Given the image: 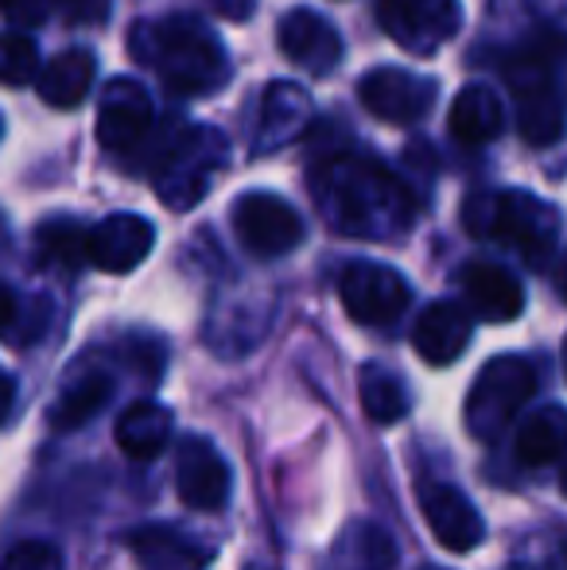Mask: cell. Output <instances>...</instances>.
Listing matches in <instances>:
<instances>
[{
	"instance_id": "6da1fadb",
	"label": "cell",
	"mask_w": 567,
	"mask_h": 570,
	"mask_svg": "<svg viewBox=\"0 0 567 570\" xmlns=\"http://www.w3.org/2000/svg\"><path fill=\"white\" fill-rule=\"evenodd\" d=\"M311 198L334 233L362 240H397L412 229V190L381 159L334 151L311 167Z\"/></svg>"
},
{
	"instance_id": "7a4b0ae2",
	"label": "cell",
	"mask_w": 567,
	"mask_h": 570,
	"mask_svg": "<svg viewBox=\"0 0 567 570\" xmlns=\"http://www.w3.org/2000/svg\"><path fill=\"white\" fill-rule=\"evenodd\" d=\"M129 51L167 90L183 94V98H211L234 75L226 47L195 16L140 20L129 31Z\"/></svg>"
},
{
	"instance_id": "3957f363",
	"label": "cell",
	"mask_w": 567,
	"mask_h": 570,
	"mask_svg": "<svg viewBox=\"0 0 567 570\" xmlns=\"http://www.w3.org/2000/svg\"><path fill=\"white\" fill-rule=\"evenodd\" d=\"M462 226L475 237L509 245L529 264H545L560 240V214L553 203L529 195V190H482L467 198Z\"/></svg>"
},
{
	"instance_id": "277c9868",
	"label": "cell",
	"mask_w": 567,
	"mask_h": 570,
	"mask_svg": "<svg viewBox=\"0 0 567 570\" xmlns=\"http://www.w3.org/2000/svg\"><path fill=\"white\" fill-rule=\"evenodd\" d=\"M229 164V144L211 125H179L151 159V190L172 210H190L206 198L211 179Z\"/></svg>"
},
{
	"instance_id": "5b68a950",
	"label": "cell",
	"mask_w": 567,
	"mask_h": 570,
	"mask_svg": "<svg viewBox=\"0 0 567 570\" xmlns=\"http://www.w3.org/2000/svg\"><path fill=\"white\" fill-rule=\"evenodd\" d=\"M509 86L517 101V132L532 148H548L560 140L564 117H560V90H556V36L532 39L517 59L509 62Z\"/></svg>"
},
{
	"instance_id": "8992f818",
	"label": "cell",
	"mask_w": 567,
	"mask_h": 570,
	"mask_svg": "<svg viewBox=\"0 0 567 570\" xmlns=\"http://www.w3.org/2000/svg\"><path fill=\"white\" fill-rule=\"evenodd\" d=\"M532 392H537V365L529 357L521 353L490 357L467 396V431L482 443H498Z\"/></svg>"
},
{
	"instance_id": "52a82bcc",
	"label": "cell",
	"mask_w": 567,
	"mask_h": 570,
	"mask_svg": "<svg viewBox=\"0 0 567 570\" xmlns=\"http://www.w3.org/2000/svg\"><path fill=\"white\" fill-rule=\"evenodd\" d=\"M339 299L358 326H393L409 311L412 287L389 264L354 261L339 279Z\"/></svg>"
},
{
	"instance_id": "ba28073f",
	"label": "cell",
	"mask_w": 567,
	"mask_h": 570,
	"mask_svg": "<svg viewBox=\"0 0 567 570\" xmlns=\"http://www.w3.org/2000/svg\"><path fill=\"white\" fill-rule=\"evenodd\" d=\"M378 20L401 51L428 59L454 39L462 8L459 0H378Z\"/></svg>"
},
{
	"instance_id": "9c48e42d",
	"label": "cell",
	"mask_w": 567,
	"mask_h": 570,
	"mask_svg": "<svg viewBox=\"0 0 567 570\" xmlns=\"http://www.w3.org/2000/svg\"><path fill=\"white\" fill-rule=\"evenodd\" d=\"M234 233L245 253L273 261V256L292 253L303 240V218L292 203L268 190H250L234 203Z\"/></svg>"
},
{
	"instance_id": "30bf717a",
	"label": "cell",
	"mask_w": 567,
	"mask_h": 570,
	"mask_svg": "<svg viewBox=\"0 0 567 570\" xmlns=\"http://www.w3.org/2000/svg\"><path fill=\"white\" fill-rule=\"evenodd\" d=\"M436 78L409 75L401 67H373L358 82V101L365 106V114L385 120V125H417L436 106Z\"/></svg>"
},
{
	"instance_id": "8fae6325",
	"label": "cell",
	"mask_w": 567,
	"mask_h": 570,
	"mask_svg": "<svg viewBox=\"0 0 567 570\" xmlns=\"http://www.w3.org/2000/svg\"><path fill=\"white\" fill-rule=\"evenodd\" d=\"M156 114H151V98L137 78H109L101 90L98 109V140L109 156H133L148 144Z\"/></svg>"
},
{
	"instance_id": "7c38bea8",
	"label": "cell",
	"mask_w": 567,
	"mask_h": 570,
	"mask_svg": "<svg viewBox=\"0 0 567 570\" xmlns=\"http://www.w3.org/2000/svg\"><path fill=\"white\" fill-rule=\"evenodd\" d=\"M420 512H424L431 535L443 543L447 551L462 556L475 551L486 540V520L482 512L470 504V497L451 481H424L420 485Z\"/></svg>"
},
{
	"instance_id": "4fadbf2b",
	"label": "cell",
	"mask_w": 567,
	"mask_h": 570,
	"mask_svg": "<svg viewBox=\"0 0 567 570\" xmlns=\"http://www.w3.org/2000/svg\"><path fill=\"white\" fill-rule=\"evenodd\" d=\"M229 465L211 439H183L175 454V493L187 509H218L229 497Z\"/></svg>"
},
{
	"instance_id": "5bb4252c",
	"label": "cell",
	"mask_w": 567,
	"mask_h": 570,
	"mask_svg": "<svg viewBox=\"0 0 567 570\" xmlns=\"http://www.w3.org/2000/svg\"><path fill=\"white\" fill-rule=\"evenodd\" d=\"M151 245H156V229H151L148 218H140V214H109L86 233V261L94 268L109 272V276H125V272L144 264Z\"/></svg>"
},
{
	"instance_id": "9a60e30c",
	"label": "cell",
	"mask_w": 567,
	"mask_h": 570,
	"mask_svg": "<svg viewBox=\"0 0 567 570\" xmlns=\"http://www.w3.org/2000/svg\"><path fill=\"white\" fill-rule=\"evenodd\" d=\"M276 43L281 55L292 59L307 75H331L342 62V36L326 16L311 12V8H292L276 28Z\"/></svg>"
},
{
	"instance_id": "2e32d148",
	"label": "cell",
	"mask_w": 567,
	"mask_h": 570,
	"mask_svg": "<svg viewBox=\"0 0 567 570\" xmlns=\"http://www.w3.org/2000/svg\"><path fill=\"white\" fill-rule=\"evenodd\" d=\"M459 287H462V299H467V311H475L486 323H514L525 311L521 279L501 268V264L490 261L462 264Z\"/></svg>"
},
{
	"instance_id": "e0dca14e",
	"label": "cell",
	"mask_w": 567,
	"mask_h": 570,
	"mask_svg": "<svg viewBox=\"0 0 567 570\" xmlns=\"http://www.w3.org/2000/svg\"><path fill=\"white\" fill-rule=\"evenodd\" d=\"M315 120V106H311V94L295 82H268L265 98H261V117L257 132H253V148L261 156L284 148V144L300 140L303 132Z\"/></svg>"
},
{
	"instance_id": "ac0fdd59",
	"label": "cell",
	"mask_w": 567,
	"mask_h": 570,
	"mask_svg": "<svg viewBox=\"0 0 567 570\" xmlns=\"http://www.w3.org/2000/svg\"><path fill=\"white\" fill-rule=\"evenodd\" d=\"M470 331H475L470 311L462 303L439 299L420 311L417 326H412V345H417V353L428 365H451V361H459L467 353Z\"/></svg>"
},
{
	"instance_id": "d6986e66",
	"label": "cell",
	"mask_w": 567,
	"mask_h": 570,
	"mask_svg": "<svg viewBox=\"0 0 567 570\" xmlns=\"http://www.w3.org/2000/svg\"><path fill=\"white\" fill-rule=\"evenodd\" d=\"M129 551L144 570H206L214 551L172 524H144L129 535Z\"/></svg>"
},
{
	"instance_id": "ffe728a7",
	"label": "cell",
	"mask_w": 567,
	"mask_h": 570,
	"mask_svg": "<svg viewBox=\"0 0 567 570\" xmlns=\"http://www.w3.org/2000/svg\"><path fill=\"white\" fill-rule=\"evenodd\" d=\"M109 396H114V376L106 373V368L90 365V361H82V365L75 368V373H67V381H62L59 396H55L51 404V428L55 431H75L82 428V423H90L94 415L101 412V407L109 404Z\"/></svg>"
},
{
	"instance_id": "44dd1931",
	"label": "cell",
	"mask_w": 567,
	"mask_h": 570,
	"mask_svg": "<svg viewBox=\"0 0 567 570\" xmlns=\"http://www.w3.org/2000/svg\"><path fill=\"white\" fill-rule=\"evenodd\" d=\"M447 128L459 144L478 148V144H490L506 128V106L490 86H462L451 101V114H447Z\"/></svg>"
},
{
	"instance_id": "7402d4cb",
	"label": "cell",
	"mask_w": 567,
	"mask_h": 570,
	"mask_svg": "<svg viewBox=\"0 0 567 570\" xmlns=\"http://www.w3.org/2000/svg\"><path fill=\"white\" fill-rule=\"evenodd\" d=\"M172 431H175V420L164 404L156 400H137L121 412L114 428V439L133 462H151V458L164 454V446L172 443Z\"/></svg>"
},
{
	"instance_id": "603a6c76",
	"label": "cell",
	"mask_w": 567,
	"mask_h": 570,
	"mask_svg": "<svg viewBox=\"0 0 567 570\" xmlns=\"http://www.w3.org/2000/svg\"><path fill=\"white\" fill-rule=\"evenodd\" d=\"M397 567V543L385 528L370 520H354L326 551L323 570H393Z\"/></svg>"
},
{
	"instance_id": "cb8c5ba5",
	"label": "cell",
	"mask_w": 567,
	"mask_h": 570,
	"mask_svg": "<svg viewBox=\"0 0 567 570\" xmlns=\"http://www.w3.org/2000/svg\"><path fill=\"white\" fill-rule=\"evenodd\" d=\"M94 75H98V62L86 47H67L59 51L39 75V98L51 109H75L86 101L94 86Z\"/></svg>"
},
{
	"instance_id": "d4e9b609",
	"label": "cell",
	"mask_w": 567,
	"mask_h": 570,
	"mask_svg": "<svg viewBox=\"0 0 567 570\" xmlns=\"http://www.w3.org/2000/svg\"><path fill=\"white\" fill-rule=\"evenodd\" d=\"M567 439V415L560 404H548L540 412H532L529 420L517 431V462L540 470V465H553L564 451Z\"/></svg>"
},
{
	"instance_id": "484cf974",
	"label": "cell",
	"mask_w": 567,
	"mask_h": 570,
	"mask_svg": "<svg viewBox=\"0 0 567 570\" xmlns=\"http://www.w3.org/2000/svg\"><path fill=\"white\" fill-rule=\"evenodd\" d=\"M358 400H362V412L370 415V423H378V428H393L409 415V392H404L401 376L381 365L362 368Z\"/></svg>"
},
{
	"instance_id": "4316f807",
	"label": "cell",
	"mask_w": 567,
	"mask_h": 570,
	"mask_svg": "<svg viewBox=\"0 0 567 570\" xmlns=\"http://www.w3.org/2000/svg\"><path fill=\"white\" fill-rule=\"evenodd\" d=\"M36 248L47 268L78 272L86 264V229L70 218H51L36 229Z\"/></svg>"
},
{
	"instance_id": "83f0119b",
	"label": "cell",
	"mask_w": 567,
	"mask_h": 570,
	"mask_svg": "<svg viewBox=\"0 0 567 570\" xmlns=\"http://www.w3.org/2000/svg\"><path fill=\"white\" fill-rule=\"evenodd\" d=\"M39 75V51L28 36L0 31V86H28Z\"/></svg>"
},
{
	"instance_id": "f1b7e54d",
	"label": "cell",
	"mask_w": 567,
	"mask_h": 570,
	"mask_svg": "<svg viewBox=\"0 0 567 570\" xmlns=\"http://www.w3.org/2000/svg\"><path fill=\"white\" fill-rule=\"evenodd\" d=\"M0 570H62V556H59V548H55V543L23 540V543H16V548L8 551Z\"/></svg>"
},
{
	"instance_id": "f546056e",
	"label": "cell",
	"mask_w": 567,
	"mask_h": 570,
	"mask_svg": "<svg viewBox=\"0 0 567 570\" xmlns=\"http://www.w3.org/2000/svg\"><path fill=\"white\" fill-rule=\"evenodd\" d=\"M0 16L23 28H39L51 16V0H0Z\"/></svg>"
},
{
	"instance_id": "4dcf8cb0",
	"label": "cell",
	"mask_w": 567,
	"mask_h": 570,
	"mask_svg": "<svg viewBox=\"0 0 567 570\" xmlns=\"http://www.w3.org/2000/svg\"><path fill=\"white\" fill-rule=\"evenodd\" d=\"M51 12H62L70 23H101L109 16V0H51Z\"/></svg>"
},
{
	"instance_id": "1f68e13d",
	"label": "cell",
	"mask_w": 567,
	"mask_h": 570,
	"mask_svg": "<svg viewBox=\"0 0 567 570\" xmlns=\"http://www.w3.org/2000/svg\"><path fill=\"white\" fill-rule=\"evenodd\" d=\"M206 4H211L214 12L222 16V20L245 23L253 16V8H257V0H206Z\"/></svg>"
},
{
	"instance_id": "d6a6232c",
	"label": "cell",
	"mask_w": 567,
	"mask_h": 570,
	"mask_svg": "<svg viewBox=\"0 0 567 570\" xmlns=\"http://www.w3.org/2000/svg\"><path fill=\"white\" fill-rule=\"evenodd\" d=\"M12 323H16V295L8 292L4 284H0V334H4Z\"/></svg>"
},
{
	"instance_id": "836d02e7",
	"label": "cell",
	"mask_w": 567,
	"mask_h": 570,
	"mask_svg": "<svg viewBox=\"0 0 567 570\" xmlns=\"http://www.w3.org/2000/svg\"><path fill=\"white\" fill-rule=\"evenodd\" d=\"M12 400H16V384H12V376L0 373V420H4V415H8V407H12Z\"/></svg>"
},
{
	"instance_id": "e575fe53",
	"label": "cell",
	"mask_w": 567,
	"mask_h": 570,
	"mask_svg": "<svg viewBox=\"0 0 567 570\" xmlns=\"http://www.w3.org/2000/svg\"><path fill=\"white\" fill-rule=\"evenodd\" d=\"M0 136H4V120H0Z\"/></svg>"
},
{
	"instance_id": "d590c367",
	"label": "cell",
	"mask_w": 567,
	"mask_h": 570,
	"mask_svg": "<svg viewBox=\"0 0 567 570\" xmlns=\"http://www.w3.org/2000/svg\"><path fill=\"white\" fill-rule=\"evenodd\" d=\"M250 570H268V567H250Z\"/></svg>"
}]
</instances>
